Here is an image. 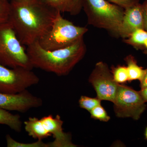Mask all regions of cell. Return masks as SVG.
Masks as SVG:
<instances>
[{
	"instance_id": "cell-20",
	"label": "cell",
	"mask_w": 147,
	"mask_h": 147,
	"mask_svg": "<svg viewBox=\"0 0 147 147\" xmlns=\"http://www.w3.org/2000/svg\"><path fill=\"white\" fill-rule=\"evenodd\" d=\"M90 113L92 117L95 119L104 122H108L110 120V116H108L105 109L101 105L95 107Z\"/></svg>"
},
{
	"instance_id": "cell-3",
	"label": "cell",
	"mask_w": 147,
	"mask_h": 147,
	"mask_svg": "<svg viewBox=\"0 0 147 147\" xmlns=\"http://www.w3.org/2000/svg\"><path fill=\"white\" fill-rule=\"evenodd\" d=\"M88 24L119 36L125 9L107 0H82Z\"/></svg>"
},
{
	"instance_id": "cell-18",
	"label": "cell",
	"mask_w": 147,
	"mask_h": 147,
	"mask_svg": "<svg viewBox=\"0 0 147 147\" xmlns=\"http://www.w3.org/2000/svg\"><path fill=\"white\" fill-rule=\"evenodd\" d=\"M101 100L98 98H91L86 96H82L79 101L81 108L90 112L95 107L100 105Z\"/></svg>"
},
{
	"instance_id": "cell-16",
	"label": "cell",
	"mask_w": 147,
	"mask_h": 147,
	"mask_svg": "<svg viewBox=\"0 0 147 147\" xmlns=\"http://www.w3.org/2000/svg\"><path fill=\"white\" fill-rule=\"evenodd\" d=\"M147 40V32L144 29H139L132 32L124 42L137 49L145 50V43Z\"/></svg>"
},
{
	"instance_id": "cell-17",
	"label": "cell",
	"mask_w": 147,
	"mask_h": 147,
	"mask_svg": "<svg viewBox=\"0 0 147 147\" xmlns=\"http://www.w3.org/2000/svg\"><path fill=\"white\" fill-rule=\"evenodd\" d=\"M7 145L8 147H49V143L45 144L42 140H38L34 143L25 144L15 141L9 134L6 136Z\"/></svg>"
},
{
	"instance_id": "cell-23",
	"label": "cell",
	"mask_w": 147,
	"mask_h": 147,
	"mask_svg": "<svg viewBox=\"0 0 147 147\" xmlns=\"http://www.w3.org/2000/svg\"><path fill=\"white\" fill-rule=\"evenodd\" d=\"M144 9V29L147 32V0L142 3Z\"/></svg>"
},
{
	"instance_id": "cell-8",
	"label": "cell",
	"mask_w": 147,
	"mask_h": 147,
	"mask_svg": "<svg viewBox=\"0 0 147 147\" xmlns=\"http://www.w3.org/2000/svg\"><path fill=\"white\" fill-rule=\"evenodd\" d=\"M88 80L94 88L97 98L100 100L113 102L119 84L114 80L113 74L107 64L102 61L97 63Z\"/></svg>"
},
{
	"instance_id": "cell-21",
	"label": "cell",
	"mask_w": 147,
	"mask_h": 147,
	"mask_svg": "<svg viewBox=\"0 0 147 147\" xmlns=\"http://www.w3.org/2000/svg\"><path fill=\"white\" fill-rule=\"evenodd\" d=\"M10 3L7 0H0V24L8 21Z\"/></svg>"
},
{
	"instance_id": "cell-25",
	"label": "cell",
	"mask_w": 147,
	"mask_h": 147,
	"mask_svg": "<svg viewBox=\"0 0 147 147\" xmlns=\"http://www.w3.org/2000/svg\"><path fill=\"white\" fill-rule=\"evenodd\" d=\"M139 92L145 102H147V87L141 89V90Z\"/></svg>"
},
{
	"instance_id": "cell-19",
	"label": "cell",
	"mask_w": 147,
	"mask_h": 147,
	"mask_svg": "<svg viewBox=\"0 0 147 147\" xmlns=\"http://www.w3.org/2000/svg\"><path fill=\"white\" fill-rule=\"evenodd\" d=\"M113 75L114 80L118 84H123L129 81L126 67L119 66L113 69Z\"/></svg>"
},
{
	"instance_id": "cell-2",
	"label": "cell",
	"mask_w": 147,
	"mask_h": 147,
	"mask_svg": "<svg viewBox=\"0 0 147 147\" xmlns=\"http://www.w3.org/2000/svg\"><path fill=\"white\" fill-rule=\"evenodd\" d=\"M26 52L33 68L65 76L84 58L86 46L82 38L68 47L49 51L42 48L38 41L27 46Z\"/></svg>"
},
{
	"instance_id": "cell-12",
	"label": "cell",
	"mask_w": 147,
	"mask_h": 147,
	"mask_svg": "<svg viewBox=\"0 0 147 147\" xmlns=\"http://www.w3.org/2000/svg\"><path fill=\"white\" fill-rule=\"evenodd\" d=\"M45 4L61 13L72 15L79 14L82 9V0H41Z\"/></svg>"
},
{
	"instance_id": "cell-10",
	"label": "cell",
	"mask_w": 147,
	"mask_h": 147,
	"mask_svg": "<svg viewBox=\"0 0 147 147\" xmlns=\"http://www.w3.org/2000/svg\"><path fill=\"white\" fill-rule=\"evenodd\" d=\"M42 125L48 133L53 136L54 140L50 142V147H74L76 145L71 142V135L63 131V122L60 116L54 117L52 115L45 116L40 119Z\"/></svg>"
},
{
	"instance_id": "cell-1",
	"label": "cell",
	"mask_w": 147,
	"mask_h": 147,
	"mask_svg": "<svg viewBox=\"0 0 147 147\" xmlns=\"http://www.w3.org/2000/svg\"><path fill=\"white\" fill-rule=\"evenodd\" d=\"M8 22L20 42L31 45L50 30L57 11L41 0H12Z\"/></svg>"
},
{
	"instance_id": "cell-11",
	"label": "cell",
	"mask_w": 147,
	"mask_h": 147,
	"mask_svg": "<svg viewBox=\"0 0 147 147\" xmlns=\"http://www.w3.org/2000/svg\"><path fill=\"white\" fill-rule=\"evenodd\" d=\"M139 29H144V9L140 3L125 9L119 36L125 39Z\"/></svg>"
},
{
	"instance_id": "cell-7",
	"label": "cell",
	"mask_w": 147,
	"mask_h": 147,
	"mask_svg": "<svg viewBox=\"0 0 147 147\" xmlns=\"http://www.w3.org/2000/svg\"><path fill=\"white\" fill-rule=\"evenodd\" d=\"M116 116L120 118H132L139 120L146 108L139 91L119 84L113 101Z\"/></svg>"
},
{
	"instance_id": "cell-6",
	"label": "cell",
	"mask_w": 147,
	"mask_h": 147,
	"mask_svg": "<svg viewBox=\"0 0 147 147\" xmlns=\"http://www.w3.org/2000/svg\"><path fill=\"white\" fill-rule=\"evenodd\" d=\"M40 79L31 69L8 68L0 64V92L17 94L39 83Z\"/></svg>"
},
{
	"instance_id": "cell-26",
	"label": "cell",
	"mask_w": 147,
	"mask_h": 147,
	"mask_svg": "<svg viewBox=\"0 0 147 147\" xmlns=\"http://www.w3.org/2000/svg\"><path fill=\"white\" fill-rule=\"evenodd\" d=\"M145 53L147 55V40L145 43Z\"/></svg>"
},
{
	"instance_id": "cell-5",
	"label": "cell",
	"mask_w": 147,
	"mask_h": 147,
	"mask_svg": "<svg viewBox=\"0 0 147 147\" xmlns=\"http://www.w3.org/2000/svg\"><path fill=\"white\" fill-rule=\"evenodd\" d=\"M24 46L10 23L0 24V64L10 68L32 70L33 67Z\"/></svg>"
},
{
	"instance_id": "cell-22",
	"label": "cell",
	"mask_w": 147,
	"mask_h": 147,
	"mask_svg": "<svg viewBox=\"0 0 147 147\" xmlns=\"http://www.w3.org/2000/svg\"><path fill=\"white\" fill-rule=\"evenodd\" d=\"M123 7L125 9L139 3V0H107Z\"/></svg>"
},
{
	"instance_id": "cell-4",
	"label": "cell",
	"mask_w": 147,
	"mask_h": 147,
	"mask_svg": "<svg viewBox=\"0 0 147 147\" xmlns=\"http://www.w3.org/2000/svg\"><path fill=\"white\" fill-rule=\"evenodd\" d=\"M88 30L86 27L75 26L63 18L58 11L51 29L38 42L42 48L52 51L68 47L84 38Z\"/></svg>"
},
{
	"instance_id": "cell-14",
	"label": "cell",
	"mask_w": 147,
	"mask_h": 147,
	"mask_svg": "<svg viewBox=\"0 0 147 147\" xmlns=\"http://www.w3.org/2000/svg\"><path fill=\"white\" fill-rule=\"evenodd\" d=\"M0 124L7 125L11 129L16 132L21 131L22 122L20 116L13 115L8 110L0 108Z\"/></svg>"
},
{
	"instance_id": "cell-9",
	"label": "cell",
	"mask_w": 147,
	"mask_h": 147,
	"mask_svg": "<svg viewBox=\"0 0 147 147\" xmlns=\"http://www.w3.org/2000/svg\"><path fill=\"white\" fill-rule=\"evenodd\" d=\"M42 104L41 98L27 90L17 94L0 92V108L9 111L25 113L32 108H38Z\"/></svg>"
},
{
	"instance_id": "cell-15",
	"label": "cell",
	"mask_w": 147,
	"mask_h": 147,
	"mask_svg": "<svg viewBox=\"0 0 147 147\" xmlns=\"http://www.w3.org/2000/svg\"><path fill=\"white\" fill-rule=\"evenodd\" d=\"M127 69L128 72L129 82L134 80H142L145 72V69L137 64V61L134 56L129 55L125 58Z\"/></svg>"
},
{
	"instance_id": "cell-24",
	"label": "cell",
	"mask_w": 147,
	"mask_h": 147,
	"mask_svg": "<svg viewBox=\"0 0 147 147\" xmlns=\"http://www.w3.org/2000/svg\"><path fill=\"white\" fill-rule=\"evenodd\" d=\"M140 88L141 89L147 87V68L145 69L144 75L143 79L140 82Z\"/></svg>"
},
{
	"instance_id": "cell-13",
	"label": "cell",
	"mask_w": 147,
	"mask_h": 147,
	"mask_svg": "<svg viewBox=\"0 0 147 147\" xmlns=\"http://www.w3.org/2000/svg\"><path fill=\"white\" fill-rule=\"evenodd\" d=\"M24 128L30 137L38 140H42L51 136L45 129L40 119L30 117L24 122Z\"/></svg>"
},
{
	"instance_id": "cell-27",
	"label": "cell",
	"mask_w": 147,
	"mask_h": 147,
	"mask_svg": "<svg viewBox=\"0 0 147 147\" xmlns=\"http://www.w3.org/2000/svg\"><path fill=\"white\" fill-rule=\"evenodd\" d=\"M145 138L147 140V127L146 129V130H145Z\"/></svg>"
}]
</instances>
